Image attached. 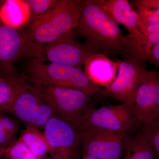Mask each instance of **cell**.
I'll return each instance as SVG.
<instances>
[{"label":"cell","instance_id":"obj_1","mask_svg":"<svg viewBox=\"0 0 159 159\" xmlns=\"http://www.w3.org/2000/svg\"><path fill=\"white\" fill-rule=\"evenodd\" d=\"M84 2L59 0L51 11L32 22L24 33L26 42L24 56L43 61V50L46 44L76 30Z\"/></svg>","mask_w":159,"mask_h":159},{"label":"cell","instance_id":"obj_2","mask_svg":"<svg viewBox=\"0 0 159 159\" xmlns=\"http://www.w3.org/2000/svg\"><path fill=\"white\" fill-rule=\"evenodd\" d=\"M75 33L105 55L127 56L128 38L123 35L119 25L97 0L84 2Z\"/></svg>","mask_w":159,"mask_h":159},{"label":"cell","instance_id":"obj_3","mask_svg":"<svg viewBox=\"0 0 159 159\" xmlns=\"http://www.w3.org/2000/svg\"><path fill=\"white\" fill-rule=\"evenodd\" d=\"M26 70L31 84L34 85L75 89L91 97H99L102 89L91 82L81 69L73 66L45 64L41 60L32 58Z\"/></svg>","mask_w":159,"mask_h":159},{"label":"cell","instance_id":"obj_4","mask_svg":"<svg viewBox=\"0 0 159 159\" xmlns=\"http://www.w3.org/2000/svg\"><path fill=\"white\" fill-rule=\"evenodd\" d=\"M31 85L36 93L53 109L57 117L74 126L85 119L95 109L91 97L82 91Z\"/></svg>","mask_w":159,"mask_h":159},{"label":"cell","instance_id":"obj_5","mask_svg":"<svg viewBox=\"0 0 159 159\" xmlns=\"http://www.w3.org/2000/svg\"><path fill=\"white\" fill-rule=\"evenodd\" d=\"M134 101L95 108L85 119L74 127L80 131L100 129L129 132L142 125L134 116Z\"/></svg>","mask_w":159,"mask_h":159},{"label":"cell","instance_id":"obj_6","mask_svg":"<svg viewBox=\"0 0 159 159\" xmlns=\"http://www.w3.org/2000/svg\"><path fill=\"white\" fill-rule=\"evenodd\" d=\"M20 122L27 126L43 129L54 111L25 80L16 93L10 111Z\"/></svg>","mask_w":159,"mask_h":159},{"label":"cell","instance_id":"obj_7","mask_svg":"<svg viewBox=\"0 0 159 159\" xmlns=\"http://www.w3.org/2000/svg\"><path fill=\"white\" fill-rule=\"evenodd\" d=\"M43 129L52 159L80 158L81 132L72 124L54 116L48 121Z\"/></svg>","mask_w":159,"mask_h":159},{"label":"cell","instance_id":"obj_8","mask_svg":"<svg viewBox=\"0 0 159 159\" xmlns=\"http://www.w3.org/2000/svg\"><path fill=\"white\" fill-rule=\"evenodd\" d=\"M119 61V69L113 82L102 88L99 97H110L123 102L134 101L143 77L148 71L144 61L127 56Z\"/></svg>","mask_w":159,"mask_h":159},{"label":"cell","instance_id":"obj_9","mask_svg":"<svg viewBox=\"0 0 159 159\" xmlns=\"http://www.w3.org/2000/svg\"><path fill=\"white\" fill-rule=\"evenodd\" d=\"M75 31H71L47 44L43 55L51 63L73 66L80 69L91 55L102 53L93 47L76 39Z\"/></svg>","mask_w":159,"mask_h":159},{"label":"cell","instance_id":"obj_10","mask_svg":"<svg viewBox=\"0 0 159 159\" xmlns=\"http://www.w3.org/2000/svg\"><path fill=\"white\" fill-rule=\"evenodd\" d=\"M81 132V157L100 159H121L128 133L93 129Z\"/></svg>","mask_w":159,"mask_h":159},{"label":"cell","instance_id":"obj_11","mask_svg":"<svg viewBox=\"0 0 159 159\" xmlns=\"http://www.w3.org/2000/svg\"><path fill=\"white\" fill-rule=\"evenodd\" d=\"M133 113L142 125L152 126L159 121V72L148 70L139 84Z\"/></svg>","mask_w":159,"mask_h":159},{"label":"cell","instance_id":"obj_12","mask_svg":"<svg viewBox=\"0 0 159 159\" xmlns=\"http://www.w3.org/2000/svg\"><path fill=\"white\" fill-rule=\"evenodd\" d=\"M118 24L125 27L129 34L127 37L139 43L145 42L147 38L140 31L139 16L128 0H97Z\"/></svg>","mask_w":159,"mask_h":159},{"label":"cell","instance_id":"obj_13","mask_svg":"<svg viewBox=\"0 0 159 159\" xmlns=\"http://www.w3.org/2000/svg\"><path fill=\"white\" fill-rule=\"evenodd\" d=\"M25 42L24 33L0 22V71L14 73L13 64L24 56Z\"/></svg>","mask_w":159,"mask_h":159},{"label":"cell","instance_id":"obj_14","mask_svg":"<svg viewBox=\"0 0 159 159\" xmlns=\"http://www.w3.org/2000/svg\"><path fill=\"white\" fill-rule=\"evenodd\" d=\"M84 74L94 84L106 88L116 79L119 61H114L102 53L91 55L84 64Z\"/></svg>","mask_w":159,"mask_h":159},{"label":"cell","instance_id":"obj_15","mask_svg":"<svg viewBox=\"0 0 159 159\" xmlns=\"http://www.w3.org/2000/svg\"><path fill=\"white\" fill-rule=\"evenodd\" d=\"M31 21L30 7L27 1L7 0L0 4V22L17 30Z\"/></svg>","mask_w":159,"mask_h":159},{"label":"cell","instance_id":"obj_16","mask_svg":"<svg viewBox=\"0 0 159 159\" xmlns=\"http://www.w3.org/2000/svg\"><path fill=\"white\" fill-rule=\"evenodd\" d=\"M139 128L129 132L124 142L121 159H154L155 155Z\"/></svg>","mask_w":159,"mask_h":159},{"label":"cell","instance_id":"obj_17","mask_svg":"<svg viewBox=\"0 0 159 159\" xmlns=\"http://www.w3.org/2000/svg\"><path fill=\"white\" fill-rule=\"evenodd\" d=\"M26 80L14 73L0 71V111L10 113L18 90Z\"/></svg>","mask_w":159,"mask_h":159},{"label":"cell","instance_id":"obj_18","mask_svg":"<svg viewBox=\"0 0 159 159\" xmlns=\"http://www.w3.org/2000/svg\"><path fill=\"white\" fill-rule=\"evenodd\" d=\"M19 139L25 144L37 158L50 152L48 142L43 133L38 129L32 126L26 127L22 131Z\"/></svg>","mask_w":159,"mask_h":159},{"label":"cell","instance_id":"obj_19","mask_svg":"<svg viewBox=\"0 0 159 159\" xmlns=\"http://www.w3.org/2000/svg\"><path fill=\"white\" fill-rule=\"evenodd\" d=\"M59 0H27L31 14V22L47 14L56 6Z\"/></svg>","mask_w":159,"mask_h":159},{"label":"cell","instance_id":"obj_20","mask_svg":"<svg viewBox=\"0 0 159 159\" xmlns=\"http://www.w3.org/2000/svg\"><path fill=\"white\" fill-rule=\"evenodd\" d=\"M4 156L9 159H37L19 138L5 150Z\"/></svg>","mask_w":159,"mask_h":159},{"label":"cell","instance_id":"obj_21","mask_svg":"<svg viewBox=\"0 0 159 159\" xmlns=\"http://www.w3.org/2000/svg\"><path fill=\"white\" fill-rule=\"evenodd\" d=\"M139 128L159 159V121L152 126L141 125Z\"/></svg>","mask_w":159,"mask_h":159},{"label":"cell","instance_id":"obj_22","mask_svg":"<svg viewBox=\"0 0 159 159\" xmlns=\"http://www.w3.org/2000/svg\"><path fill=\"white\" fill-rule=\"evenodd\" d=\"M139 16V26L159 23V10L143 7H136Z\"/></svg>","mask_w":159,"mask_h":159},{"label":"cell","instance_id":"obj_23","mask_svg":"<svg viewBox=\"0 0 159 159\" xmlns=\"http://www.w3.org/2000/svg\"><path fill=\"white\" fill-rule=\"evenodd\" d=\"M16 141L8 125L0 119V148L6 150Z\"/></svg>","mask_w":159,"mask_h":159},{"label":"cell","instance_id":"obj_24","mask_svg":"<svg viewBox=\"0 0 159 159\" xmlns=\"http://www.w3.org/2000/svg\"><path fill=\"white\" fill-rule=\"evenodd\" d=\"M149 62L154 65L159 70V43L151 46L148 54Z\"/></svg>","mask_w":159,"mask_h":159},{"label":"cell","instance_id":"obj_25","mask_svg":"<svg viewBox=\"0 0 159 159\" xmlns=\"http://www.w3.org/2000/svg\"><path fill=\"white\" fill-rule=\"evenodd\" d=\"M132 2L136 7L159 10V0H134Z\"/></svg>","mask_w":159,"mask_h":159},{"label":"cell","instance_id":"obj_26","mask_svg":"<svg viewBox=\"0 0 159 159\" xmlns=\"http://www.w3.org/2000/svg\"><path fill=\"white\" fill-rule=\"evenodd\" d=\"M147 38L148 45L150 48L153 44L159 43V31L150 33V34L145 35Z\"/></svg>","mask_w":159,"mask_h":159},{"label":"cell","instance_id":"obj_27","mask_svg":"<svg viewBox=\"0 0 159 159\" xmlns=\"http://www.w3.org/2000/svg\"><path fill=\"white\" fill-rule=\"evenodd\" d=\"M80 159H100L94 157L89 156H84L81 157Z\"/></svg>","mask_w":159,"mask_h":159},{"label":"cell","instance_id":"obj_28","mask_svg":"<svg viewBox=\"0 0 159 159\" xmlns=\"http://www.w3.org/2000/svg\"><path fill=\"white\" fill-rule=\"evenodd\" d=\"M5 150L2 148H0V159L2 158V157L5 154Z\"/></svg>","mask_w":159,"mask_h":159},{"label":"cell","instance_id":"obj_29","mask_svg":"<svg viewBox=\"0 0 159 159\" xmlns=\"http://www.w3.org/2000/svg\"><path fill=\"white\" fill-rule=\"evenodd\" d=\"M1 2H0V4H1Z\"/></svg>","mask_w":159,"mask_h":159},{"label":"cell","instance_id":"obj_30","mask_svg":"<svg viewBox=\"0 0 159 159\" xmlns=\"http://www.w3.org/2000/svg\"></svg>","mask_w":159,"mask_h":159},{"label":"cell","instance_id":"obj_31","mask_svg":"<svg viewBox=\"0 0 159 159\" xmlns=\"http://www.w3.org/2000/svg\"></svg>","mask_w":159,"mask_h":159}]
</instances>
